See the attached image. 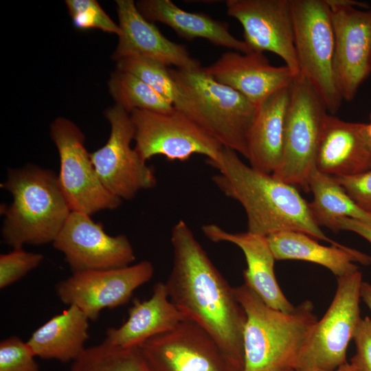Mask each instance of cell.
Segmentation results:
<instances>
[{
    "label": "cell",
    "instance_id": "1",
    "mask_svg": "<svg viewBox=\"0 0 371 371\" xmlns=\"http://www.w3.org/2000/svg\"><path fill=\"white\" fill-rule=\"evenodd\" d=\"M172 267L165 283L168 297L185 319L216 341L237 371L244 369L246 315L234 288L209 258L183 220L172 227Z\"/></svg>",
    "mask_w": 371,
    "mask_h": 371
},
{
    "label": "cell",
    "instance_id": "2",
    "mask_svg": "<svg viewBox=\"0 0 371 371\" xmlns=\"http://www.w3.org/2000/svg\"><path fill=\"white\" fill-rule=\"evenodd\" d=\"M206 162L218 171L212 177L215 186L243 207L248 232L267 236L281 231H296L341 245L320 229L308 203L295 186L245 164L236 151L224 146L217 161Z\"/></svg>",
    "mask_w": 371,
    "mask_h": 371
},
{
    "label": "cell",
    "instance_id": "3",
    "mask_svg": "<svg viewBox=\"0 0 371 371\" xmlns=\"http://www.w3.org/2000/svg\"><path fill=\"white\" fill-rule=\"evenodd\" d=\"M245 311L243 371H291L318 321L305 300L291 312L268 306L246 284L234 288Z\"/></svg>",
    "mask_w": 371,
    "mask_h": 371
},
{
    "label": "cell",
    "instance_id": "4",
    "mask_svg": "<svg viewBox=\"0 0 371 371\" xmlns=\"http://www.w3.org/2000/svg\"><path fill=\"white\" fill-rule=\"evenodd\" d=\"M1 188L12 197L3 207V242L13 247L43 245L54 240L71 210L61 190L58 175L36 165L8 168Z\"/></svg>",
    "mask_w": 371,
    "mask_h": 371
},
{
    "label": "cell",
    "instance_id": "5",
    "mask_svg": "<svg viewBox=\"0 0 371 371\" xmlns=\"http://www.w3.org/2000/svg\"><path fill=\"white\" fill-rule=\"evenodd\" d=\"M169 70L192 103V120L223 146L247 159V135L258 106L202 67Z\"/></svg>",
    "mask_w": 371,
    "mask_h": 371
},
{
    "label": "cell",
    "instance_id": "6",
    "mask_svg": "<svg viewBox=\"0 0 371 371\" xmlns=\"http://www.w3.org/2000/svg\"><path fill=\"white\" fill-rule=\"evenodd\" d=\"M294 44L300 74L335 114L343 100L336 85L335 36L326 0H292Z\"/></svg>",
    "mask_w": 371,
    "mask_h": 371
},
{
    "label": "cell",
    "instance_id": "7",
    "mask_svg": "<svg viewBox=\"0 0 371 371\" xmlns=\"http://www.w3.org/2000/svg\"><path fill=\"white\" fill-rule=\"evenodd\" d=\"M290 89L282 157L272 175L309 192V176L316 167L320 134L328 112L318 94L300 74L295 76Z\"/></svg>",
    "mask_w": 371,
    "mask_h": 371
},
{
    "label": "cell",
    "instance_id": "8",
    "mask_svg": "<svg viewBox=\"0 0 371 371\" xmlns=\"http://www.w3.org/2000/svg\"><path fill=\"white\" fill-rule=\"evenodd\" d=\"M337 278L334 297L324 315L315 324L295 370H335L348 362V346L361 319L362 273L357 271Z\"/></svg>",
    "mask_w": 371,
    "mask_h": 371
},
{
    "label": "cell",
    "instance_id": "9",
    "mask_svg": "<svg viewBox=\"0 0 371 371\" xmlns=\"http://www.w3.org/2000/svg\"><path fill=\"white\" fill-rule=\"evenodd\" d=\"M129 114L134 148L146 162L155 155L181 161L194 154L205 156L209 161L220 158L223 145L175 108L165 113L135 109Z\"/></svg>",
    "mask_w": 371,
    "mask_h": 371
},
{
    "label": "cell",
    "instance_id": "10",
    "mask_svg": "<svg viewBox=\"0 0 371 371\" xmlns=\"http://www.w3.org/2000/svg\"><path fill=\"white\" fill-rule=\"evenodd\" d=\"M50 136L60 159L58 182L71 210L91 216L117 208L122 200L100 181L80 128L67 118L58 117L50 126Z\"/></svg>",
    "mask_w": 371,
    "mask_h": 371
},
{
    "label": "cell",
    "instance_id": "11",
    "mask_svg": "<svg viewBox=\"0 0 371 371\" xmlns=\"http://www.w3.org/2000/svg\"><path fill=\"white\" fill-rule=\"evenodd\" d=\"M326 2L335 36V79L342 99L351 101L371 74V9L353 0Z\"/></svg>",
    "mask_w": 371,
    "mask_h": 371
},
{
    "label": "cell",
    "instance_id": "12",
    "mask_svg": "<svg viewBox=\"0 0 371 371\" xmlns=\"http://www.w3.org/2000/svg\"><path fill=\"white\" fill-rule=\"evenodd\" d=\"M104 116L111 126L110 135L105 145L90 153L91 159L104 187L120 199L129 200L139 191L156 186L157 179L131 147L134 127L130 114L115 104Z\"/></svg>",
    "mask_w": 371,
    "mask_h": 371
},
{
    "label": "cell",
    "instance_id": "13",
    "mask_svg": "<svg viewBox=\"0 0 371 371\" xmlns=\"http://www.w3.org/2000/svg\"><path fill=\"white\" fill-rule=\"evenodd\" d=\"M137 348L150 371H237L210 335L186 319Z\"/></svg>",
    "mask_w": 371,
    "mask_h": 371
},
{
    "label": "cell",
    "instance_id": "14",
    "mask_svg": "<svg viewBox=\"0 0 371 371\" xmlns=\"http://www.w3.org/2000/svg\"><path fill=\"white\" fill-rule=\"evenodd\" d=\"M153 273L148 260L117 269L74 272L56 285V291L63 303L77 306L89 319L95 320L102 310L126 304Z\"/></svg>",
    "mask_w": 371,
    "mask_h": 371
},
{
    "label": "cell",
    "instance_id": "15",
    "mask_svg": "<svg viewBox=\"0 0 371 371\" xmlns=\"http://www.w3.org/2000/svg\"><path fill=\"white\" fill-rule=\"evenodd\" d=\"M52 243L64 254L73 273L122 268L135 259L126 236H110L102 223L78 212H71Z\"/></svg>",
    "mask_w": 371,
    "mask_h": 371
},
{
    "label": "cell",
    "instance_id": "16",
    "mask_svg": "<svg viewBox=\"0 0 371 371\" xmlns=\"http://www.w3.org/2000/svg\"><path fill=\"white\" fill-rule=\"evenodd\" d=\"M227 14L243 29L252 51L280 56L295 75L300 74L294 44L292 0H228Z\"/></svg>",
    "mask_w": 371,
    "mask_h": 371
},
{
    "label": "cell",
    "instance_id": "17",
    "mask_svg": "<svg viewBox=\"0 0 371 371\" xmlns=\"http://www.w3.org/2000/svg\"><path fill=\"white\" fill-rule=\"evenodd\" d=\"M116 10L121 33L112 58L117 60L133 55L158 61L166 66L192 69L201 67L200 62L190 56L183 45L167 38L153 22L139 11L133 0H116Z\"/></svg>",
    "mask_w": 371,
    "mask_h": 371
},
{
    "label": "cell",
    "instance_id": "18",
    "mask_svg": "<svg viewBox=\"0 0 371 371\" xmlns=\"http://www.w3.org/2000/svg\"><path fill=\"white\" fill-rule=\"evenodd\" d=\"M203 69L257 106L278 90L290 86L295 76L286 65L273 66L264 53L256 51H228Z\"/></svg>",
    "mask_w": 371,
    "mask_h": 371
},
{
    "label": "cell",
    "instance_id": "19",
    "mask_svg": "<svg viewBox=\"0 0 371 371\" xmlns=\"http://www.w3.org/2000/svg\"><path fill=\"white\" fill-rule=\"evenodd\" d=\"M317 169L333 177L349 176L371 168L368 124L326 115L317 150Z\"/></svg>",
    "mask_w": 371,
    "mask_h": 371
},
{
    "label": "cell",
    "instance_id": "20",
    "mask_svg": "<svg viewBox=\"0 0 371 371\" xmlns=\"http://www.w3.org/2000/svg\"><path fill=\"white\" fill-rule=\"evenodd\" d=\"M202 231L212 242L231 243L242 250L247 262V269L243 271L244 283L268 306L284 312L294 309L277 282L274 271L276 259L267 236L248 232L232 233L212 223L203 225Z\"/></svg>",
    "mask_w": 371,
    "mask_h": 371
},
{
    "label": "cell",
    "instance_id": "21",
    "mask_svg": "<svg viewBox=\"0 0 371 371\" xmlns=\"http://www.w3.org/2000/svg\"><path fill=\"white\" fill-rule=\"evenodd\" d=\"M183 319L170 300L165 283L158 282L148 300H134L126 321L118 328H108L104 341L120 348H136L150 338L172 329Z\"/></svg>",
    "mask_w": 371,
    "mask_h": 371
},
{
    "label": "cell",
    "instance_id": "22",
    "mask_svg": "<svg viewBox=\"0 0 371 371\" xmlns=\"http://www.w3.org/2000/svg\"><path fill=\"white\" fill-rule=\"evenodd\" d=\"M290 87L278 90L258 106L247 135L250 166L267 174L272 175L281 162Z\"/></svg>",
    "mask_w": 371,
    "mask_h": 371
},
{
    "label": "cell",
    "instance_id": "23",
    "mask_svg": "<svg viewBox=\"0 0 371 371\" xmlns=\"http://www.w3.org/2000/svg\"><path fill=\"white\" fill-rule=\"evenodd\" d=\"M136 5L147 20L165 24L187 41L203 38L233 51H252L244 41L231 34L227 23L214 19L205 13L183 10L170 0H141L137 1Z\"/></svg>",
    "mask_w": 371,
    "mask_h": 371
},
{
    "label": "cell",
    "instance_id": "24",
    "mask_svg": "<svg viewBox=\"0 0 371 371\" xmlns=\"http://www.w3.org/2000/svg\"><path fill=\"white\" fill-rule=\"evenodd\" d=\"M276 260H298L320 265L337 278L358 270L356 262L371 264V256L345 245L324 246L309 235L296 231H281L267 236Z\"/></svg>",
    "mask_w": 371,
    "mask_h": 371
},
{
    "label": "cell",
    "instance_id": "25",
    "mask_svg": "<svg viewBox=\"0 0 371 371\" xmlns=\"http://www.w3.org/2000/svg\"><path fill=\"white\" fill-rule=\"evenodd\" d=\"M89 320L79 308L70 305L35 330L27 343L36 357L73 362L85 349Z\"/></svg>",
    "mask_w": 371,
    "mask_h": 371
},
{
    "label": "cell",
    "instance_id": "26",
    "mask_svg": "<svg viewBox=\"0 0 371 371\" xmlns=\"http://www.w3.org/2000/svg\"><path fill=\"white\" fill-rule=\"evenodd\" d=\"M308 186L313 199L308 203L316 223L333 232H338L337 221L341 218L358 219L371 225V214L361 209L333 176L315 167L310 173Z\"/></svg>",
    "mask_w": 371,
    "mask_h": 371
},
{
    "label": "cell",
    "instance_id": "27",
    "mask_svg": "<svg viewBox=\"0 0 371 371\" xmlns=\"http://www.w3.org/2000/svg\"><path fill=\"white\" fill-rule=\"evenodd\" d=\"M116 69L138 77L170 101L175 109L190 119L192 117V104L172 77L167 66L153 59L133 55L117 60Z\"/></svg>",
    "mask_w": 371,
    "mask_h": 371
},
{
    "label": "cell",
    "instance_id": "28",
    "mask_svg": "<svg viewBox=\"0 0 371 371\" xmlns=\"http://www.w3.org/2000/svg\"><path fill=\"white\" fill-rule=\"evenodd\" d=\"M108 87L115 105L128 113L135 109L165 113L174 109L170 101L131 73L116 69Z\"/></svg>",
    "mask_w": 371,
    "mask_h": 371
},
{
    "label": "cell",
    "instance_id": "29",
    "mask_svg": "<svg viewBox=\"0 0 371 371\" xmlns=\"http://www.w3.org/2000/svg\"><path fill=\"white\" fill-rule=\"evenodd\" d=\"M70 371H150L138 349H123L103 341L85 348Z\"/></svg>",
    "mask_w": 371,
    "mask_h": 371
},
{
    "label": "cell",
    "instance_id": "30",
    "mask_svg": "<svg viewBox=\"0 0 371 371\" xmlns=\"http://www.w3.org/2000/svg\"><path fill=\"white\" fill-rule=\"evenodd\" d=\"M69 14L74 26L80 30L99 29L117 36L121 31L95 0H66Z\"/></svg>",
    "mask_w": 371,
    "mask_h": 371
},
{
    "label": "cell",
    "instance_id": "31",
    "mask_svg": "<svg viewBox=\"0 0 371 371\" xmlns=\"http://www.w3.org/2000/svg\"><path fill=\"white\" fill-rule=\"evenodd\" d=\"M44 256L39 253L29 252L22 248L13 249L0 255V289H4L20 280L36 268Z\"/></svg>",
    "mask_w": 371,
    "mask_h": 371
},
{
    "label": "cell",
    "instance_id": "32",
    "mask_svg": "<svg viewBox=\"0 0 371 371\" xmlns=\"http://www.w3.org/2000/svg\"><path fill=\"white\" fill-rule=\"evenodd\" d=\"M35 357L27 341L16 336L0 342V371H40Z\"/></svg>",
    "mask_w": 371,
    "mask_h": 371
},
{
    "label": "cell",
    "instance_id": "33",
    "mask_svg": "<svg viewBox=\"0 0 371 371\" xmlns=\"http://www.w3.org/2000/svg\"><path fill=\"white\" fill-rule=\"evenodd\" d=\"M333 177L361 209L371 214V168L353 175Z\"/></svg>",
    "mask_w": 371,
    "mask_h": 371
},
{
    "label": "cell",
    "instance_id": "34",
    "mask_svg": "<svg viewBox=\"0 0 371 371\" xmlns=\"http://www.w3.org/2000/svg\"><path fill=\"white\" fill-rule=\"evenodd\" d=\"M356 352L349 363L353 371H371V318H361L352 339Z\"/></svg>",
    "mask_w": 371,
    "mask_h": 371
},
{
    "label": "cell",
    "instance_id": "35",
    "mask_svg": "<svg viewBox=\"0 0 371 371\" xmlns=\"http://www.w3.org/2000/svg\"><path fill=\"white\" fill-rule=\"evenodd\" d=\"M339 231L346 230L356 233L371 244V225L351 218H341L337 221Z\"/></svg>",
    "mask_w": 371,
    "mask_h": 371
},
{
    "label": "cell",
    "instance_id": "36",
    "mask_svg": "<svg viewBox=\"0 0 371 371\" xmlns=\"http://www.w3.org/2000/svg\"><path fill=\"white\" fill-rule=\"evenodd\" d=\"M360 295L361 298L371 311V284L363 281L361 286Z\"/></svg>",
    "mask_w": 371,
    "mask_h": 371
},
{
    "label": "cell",
    "instance_id": "37",
    "mask_svg": "<svg viewBox=\"0 0 371 371\" xmlns=\"http://www.w3.org/2000/svg\"><path fill=\"white\" fill-rule=\"evenodd\" d=\"M291 371H353L348 362L345 363L339 368L335 370H322V369H304V370H293Z\"/></svg>",
    "mask_w": 371,
    "mask_h": 371
},
{
    "label": "cell",
    "instance_id": "38",
    "mask_svg": "<svg viewBox=\"0 0 371 371\" xmlns=\"http://www.w3.org/2000/svg\"><path fill=\"white\" fill-rule=\"evenodd\" d=\"M368 135L370 136V138L371 139V112H370V123L368 124Z\"/></svg>",
    "mask_w": 371,
    "mask_h": 371
}]
</instances>
